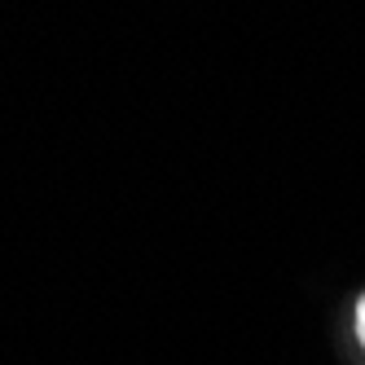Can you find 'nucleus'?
<instances>
[{"label":"nucleus","mask_w":365,"mask_h":365,"mask_svg":"<svg viewBox=\"0 0 365 365\" xmlns=\"http://www.w3.org/2000/svg\"><path fill=\"white\" fill-rule=\"evenodd\" d=\"M356 339H361V348H365V295L356 304Z\"/></svg>","instance_id":"nucleus-1"}]
</instances>
